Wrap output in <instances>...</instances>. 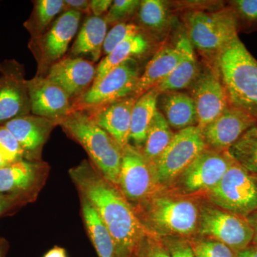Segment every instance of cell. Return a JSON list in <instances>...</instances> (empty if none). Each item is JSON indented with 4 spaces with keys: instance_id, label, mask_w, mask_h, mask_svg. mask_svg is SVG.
Instances as JSON below:
<instances>
[{
    "instance_id": "cell-19",
    "label": "cell",
    "mask_w": 257,
    "mask_h": 257,
    "mask_svg": "<svg viewBox=\"0 0 257 257\" xmlns=\"http://www.w3.org/2000/svg\"><path fill=\"white\" fill-rule=\"evenodd\" d=\"M14 135L23 152V159L40 161L43 147L52 130L58 126L54 120L34 114L25 115L3 124Z\"/></svg>"
},
{
    "instance_id": "cell-34",
    "label": "cell",
    "mask_w": 257,
    "mask_h": 257,
    "mask_svg": "<svg viewBox=\"0 0 257 257\" xmlns=\"http://www.w3.org/2000/svg\"><path fill=\"white\" fill-rule=\"evenodd\" d=\"M141 32V29L137 24L126 23L114 25L106 33L105 40L103 44L102 55L105 57L109 55L120 43Z\"/></svg>"
},
{
    "instance_id": "cell-7",
    "label": "cell",
    "mask_w": 257,
    "mask_h": 257,
    "mask_svg": "<svg viewBox=\"0 0 257 257\" xmlns=\"http://www.w3.org/2000/svg\"><path fill=\"white\" fill-rule=\"evenodd\" d=\"M140 77L138 62L135 58L128 59L109 71L73 101L70 113L90 110L133 95Z\"/></svg>"
},
{
    "instance_id": "cell-47",
    "label": "cell",
    "mask_w": 257,
    "mask_h": 257,
    "mask_svg": "<svg viewBox=\"0 0 257 257\" xmlns=\"http://www.w3.org/2000/svg\"><path fill=\"white\" fill-rule=\"evenodd\" d=\"M1 69H2V65H1V63H0V71H1Z\"/></svg>"
},
{
    "instance_id": "cell-43",
    "label": "cell",
    "mask_w": 257,
    "mask_h": 257,
    "mask_svg": "<svg viewBox=\"0 0 257 257\" xmlns=\"http://www.w3.org/2000/svg\"><path fill=\"white\" fill-rule=\"evenodd\" d=\"M248 222L253 230L252 243H257V211L246 217Z\"/></svg>"
},
{
    "instance_id": "cell-1",
    "label": "cell",
    "mask_w": 257,
    "mask_h": 257,
    "mask_svg": "<svg viewBox=\"0 0 257 257\" xmlns=\"http://www.w3.org/2000/svg\"><path fill=\"white\" fill-rule=\"evenodd\" d=\"M79 195L95 209L114 240L116 257H135L146 231L119 188L104 178L90 161L69 170Z\"/></svg>"
},
{
    "instance_id": "cell-10",
    "label": "cell",
    "mask_w": 257,
    "mask_h": 257,
    "mask_svg": "<svg viewBox=\"0 0 257 257\" xmlns=\"http://www.w3.org/2000/svg\"><path fill=\"white\" fill-rule=\"evenodd\" d=\"M207 148L202 130L197 126L175 133L152 168L158 187L170 188L179 175Z\"/></svg>"
},
{
    "instance_id": "cell-12",
    "label": "cell",
    "mask_w": 257,
    "mask_h": 257,
    "mask_svg": "<svg viewBox=\"0 0 257 257\" xmlns=\"http://www.w3.org/2000/svg\"><path fill=\"white\" fill-rule=\"evenodd\" d=\"M50 167L43 160L23 159L0 169V193L21 199L26 204L35 202L46 183Z\"/></svg>"
},
{
    "instance_id": "cell-16",
    "label": "cell",
    "mask_w": 257,
    "mask_h": 257,
    "mask_svg": "<svg viewBox=\"0 0 257 257\" xmlns=\"http://www.w3.org/2000/svg\"><path fill=\"white\" fill-rule=\"evenodd\" d=\"M257 124V119L241 109L229 105L217 118L202 130L207 148L228 151L248 128Z\"/></svg>"
},
{
    "instance_id": "cell-2",
    "label": "cell",
    "mask_w": 257,
    "mask_h": 257,
    "mask_svg": "<svg viewBox=\"0 0 257 257\" xmlns=\"http://www.w3.org/2000/svg\"><path fill=\"white\" fill-rule=\"evenodd\" d=\"M132 206L147 234L157 238L190 237L197 233L199 204L172 189L159 187Z\"/></svg>"
},
{
    "instance_id": "cell-27",
    "label": "cell",
    "mask_w": 257,
    "mask_h": 257,
    "mask_svg": "<svg viewBox=\"0 0 257 257\" xmlns=\"http://www.w3.org/2000/svg\"><path fill=\"white\" fill-rule=\"evenodd\" d=\"M150 48V44L148 38L142 32L135 36L130 37L115 47L111 53L105 56L98 64L96 77L93 84L99 82L109 71L120 64L128 59L144 55Z\"/></svg>"
},
{
    "instance_id": "cell-41",
    "label": "cell",
    "mask_w": 257,
    "mask_h": 257,
    "mask_svg": "<svg viewBox=\"0 0 257 257\" xmlns=\"http://www.w3.org/2000/svg\"><path fill=\"white\" fill-rule=\"evenodd\" d=\"M111 0H91L90 10L92 15L96 17L104 16L110 8Z\"/></svg>"
},
{
    "instance_id": "cell-36",
    "label": "cell",
    "mask_w": 257,
    "mask_h": 257,
    "mask_svg": "<svg viewBox=\"0 0 257 257\" xmlns=\"http://www.w3.org/2000/svg\"><path fill=\"white\" fill-rule=\"evenodd\" d=\"M172 257H196L189 239L184 236L160 238Z\"/></svg>"
},
{
    "instance_id": "cell-35",
    "label": "cell",
    "mask_w": 257,
    "mask_h": 257,
    "mask_svg": "<svg viewBox=\"0 0 257 257\" xmlns=\"http://www.w3.org/2000/svg\"><path fill=\"white\" fill-rule=\"evenodd\" d=\"M140 0H114L104 15L107 25H114L126 23V21L137 15L140 6Z\"/></svg>"
},
{
    "instance_id": "cell-20",
    "label": "cell",
    "mask_w": 257,
    "mask_h": 257,
    "mask_svg": "<svg viewBox=\"0 0 257 257\" xmlns=\"http://www.w3.org/2000/svg\"><path fill=\"white\" fill-rule=\"evenodd\" d=\"M137 99L131 95L84 112L124 148L130 144L132 113Z\"/></svg>"
},
{
    "instance_id": "cell-11",
    "label": "cell",
    "mask_w": 257,
    "mask_h": 257,
    "mask_svg": "<svg viewBox=\"0 0 257 257\" xmlns=\"http://www.w3.org/2000/svg\"><path fill=\"white\" fill-rule=\"evenodd\" d=\"M234 162L228 151L207 148L179 175L169 189L187 197L206 194L220 182Z\"/></svg>"
},
{
    "instance_id": "cell-39",
    "label": "cell",
    "mask_w": 257,
    "mask_h": 257,
    "mask_svg": "<svg viewBox=\"0 0 257 257\" xmlns=\"http://www.w3.org/2000/svg\"><path fill=\"white\" fill-rule=\"evenodd\" d=\"M27 205L23 201L14 196L0 193V218L14 214Z\"/></svg>"
},
{
    "instance_id": "cell-17",
    "label": "cell",
    "mask_w": 257,
    "mask_h": 257,
    "mask_svg": "<svg viewBox=\"0 0 257 257\" xmlns=\"http://www.w3.org/2000/svg\"><path fill=\"white\" fill-rule=\"evenodd\" d=\"M96 73V67L91 61L65 56L51 67L45 77L60 86L72 104L92 85Z\"/></svg>"
},
{
    "instance_id": "cell-37",
    "label": "cell",
    "mask_w": 257,
    "mask_h": 257,
    "mask_svg": "<svg viewBox=\"0 0 257 257\" xmlns=\"http://www.w3.org/2000/svg\"><path fill=\"white\" fill-rule=\"evenodd\" d=\"M135 257H172L160 238L145 235Z\"/></svg>"
},
{
    "instance_id": "cell-32",
    "label": "cell",
    "mask_w": 257,
    "mask_h": 257,
    "mask_svg": "<svg viewBox=\"0 0 257 257\" xmlns=\"http://www.w3.org/2000/svg\"><path fill=\"white\" fill-rule=\"evenodd\" d=\"M229 8L234 13L239 32H253L257 30V0H233Z\"/></svg>"
},
{
    "instance_id": "cell-33",
    "label": "cell",
    "mask_w": 257,
    "mask_h": 257,
    "mask_svg": "<svg viewBox=\"0 0 257 257\" xmlns=\"http://www.w3.org/2000/svg\"><path fill=\"white\" fill-rule=\"evenodd\" d=\"M196 257H235L236 253L226 245L211 238L195 234L190 236Z\"/></svg>"
},
{
    "instance_id": "cell-29",
    "label": "cell",
    "mask_w": 257,
    "mask_h": 257,
    "mask_svg": "<svg viewBox=\"0 0 257 257\" xmlns=\"http://www.w3.org/2000/svg\"><path fill=\"white\" fill-rule=\"evenodd\" d=\"M137 15L138 26L149 35L160 37L170 28L172 17L167 5L160 0L141 1Z\"/></svg>"
},
{
    "instance_id": "cell-38",
    "label": "cell",
    "mask_w": 257,
    "mask_h": 257,
    "mask_svg": "<svg viewBox=\"0 0 257 257\" xmlns=\"http://www.w3.org/2000/svg\"><path fill=\"white\" fill-rule=\"evenodd\" d=\"M0 149L13 162L23 159V152L20 144L5 125H0Z\"/></svg>"
},
{
    "instance_id": "cell-6",
    "label": "cell",
    "mask_w": 257,
    "mask_h": 257,
    "mask_svg": "<svg viewBox=\"0 0 257 257\" xmlns=\"http://www.w3.org/2000/svg\"><path fill=\"white\" fill-rule=\"evenodd\" d=\"M216 207L246 218L257 211V177L234 162L215 187L206 193Z\"/></svg>"
},
{
    "instance_id": "cell-31",
    "label": "cell",
    "mask_w": 257,
    "mask_h": 257,
    "mask_svg": "<svg viewBox=\"0 0 257 257\" xmlns=\"http://www.w3.org/2000/svg\"><path fill=\"white\" fill-rule=\"evenodd\" d=\"M228 152L244 170L257 175V124L245 132Z\"/></svg>"
},
{
    "instance_id": "cell-30",
    "label": "cell",
    "mask_w": 257,
    "mask_h": 257,
    "mask_svg": "<svg viewBox=\"0 0 257 257\" xmlns=\"http://www.w3.org/2000/svg\"><path fill=\"white\" fill-rule=\"evenodd\" d=\"M31 15L24 27L31 38L41 36L55 21L56 17L65 12L64 0H36Z\"/></svg>"
},
{
    "instance_id": "cell-4",
    "label": "cell",
    "mask_w": 257,
    "mask_h": 257,
    "mask_svg": "<svg viewBox=\"0 0 257 257\" xmlns=\"http://www.w3.org/2000/svg\"><path fill=\"white\" fill-rule=\"evenodd\" d=\"M67 136L80 145L101 175L118 187L123 147L84 111H72L58 121Z\"/></svg>"
},
{
    "instance_id": "cell-46",
    "label": "cell",
    "mask_w": 257,
    "mask_h": 257,
    "mask_svg": "<svg viewBox=\"0 0 257 257\" xmlns=\"http://www.w3.org/2000/svg\"><path fill=\"white\" fill-rule=\"evenodd\" d=\"M13 162H14L0 149V169L6 167V166L13 163Z\"/></svg>"
},
{
    "instance_id": "cell-9",
    "label": "cell",
    "mask_w": 257,
    "mask_h": 257,
    "mask_svg": "<svg viewBox=\"0 0 257 257\" xmlns=\"http://www.w3.org/2000/svg\"><path fill=\"white\" fill-rule=\"evenodd\" d=\"M82 13L67 10L41 36L30 38L28 47L37 63L36 75L45 77L54 64L62 60L78 32Z\"/></svg>"
},
{
    "instance_id": "cell-40",
    "label": "cell",
    "mask_w": 257,
    "mask_h": 257,
    "mask_svg": "<svg viewBox=\"0 0 257 257\" xmlns=\"http://www.w3.org/2000/svg\"><path fill=\"white\" fill-rule=\"evenodd\" d=\"M65 11L74 10L82 14L92 15L90 10V1L88 0H64Z\"/></svg>"
},
{
    "instance_id": "cell-5",
    "label": "cell",
    "mask_w": 257,
    "mask_h": 257,
    "mask_svg": "<svg viewBox=\"0 0 257 257\" xmlns=\"http://www.w3.org/2000/svg\"><path fill=\"white\" fill-rule=\"evenodd\" d=\"M184 23L194 49L214 60L238 36L237 23L229 7L216 12L192 10L184 16Z\"/></svg>"
},
{
    "instance_id": "cell-22",
    "label": "cell",
    "mask_w": 257,
    "mask_h": 257,
    "mask_svg": "<svg viewBox=\"0 0 257 257\" xmlns=\"http://www.w3.org/2000/svg\"><path fill=\"white\" fill-rule=\"evenodd\" d=\"M157 105L170 127L179 130L197 126L195 104L192 96L182 92L160 93Z\"/></svg>"
},
{
    "instance_id": "cell-48",
    "label": "cell",
    "mask_w": 257,
    "mask_h": 257,
    "mask_svg": "<svg viewBox=\"0 0 257 257\" xmlns=\"http://www.w3.org/2000/svg\"><path fill=\"white\" fill-rule=\"evenodd\" d=\"M256 175V177H257V175Z\"/></svg>"
},
{
    "instance_id": "cell-42",
    "label": "cell",
    "mask_w": 257,
    "mask_h": 257,
    "mask_svg": "<svg viewBox=\"0 0 257 257\" xmlns=\"http://www.w3.org/2000/svg\"><path fill=\"white\" fill-rule=\"evenodd\" d=\"M235 257H257V243H251L244 249L236 253Z\"/></svg>"
},
{
    "instance_id": "cell-26",
    "label": "cell",
    "mask_w": 257,
    "mask_h": 257,
    "mask_svg": "<svg viewBox=\"0 0 257 257\" xmlns=\"http://www.w3.org/2000/svg\"><path fill=\"white\" fill-rule=\"evenodd\" d=\"M81 213L88 236L99 257H116L114 240L95 209L86 198L79 195Z\"/></svg>"
},
{
    "instance_id": "cell-13",
    "label": "cell",
    "mask_w": 257,
    "mask_h": 257,
    "mask_svg": "<svg viewBox=\"0 0 257 257\" xmlns=\"http://www.w3.org/2000/svg\"><path fill=\"white\" fill-rule=\"evenodd\" d=\"M117 187L132 205L159 188L152 167L143 152L130 144L123 148Z\"/></svg>"
},
{
    "instance_id": "cell-8",
    "label": "cell",
    "mask_w": 257,
    "mask_h": 257,
    "mask_svg": "<svg viewBox=\"0 0 257 257\" xmlns=\"http://www.w3.org/2000/svg\"><path fill=\"white\" fill-rule=\"evenodd\" d=\"M199 223L196 234L226 245L235 253L252 243L253 230L246 218L216 207L212 203H199Z\"/></svg>"
},
{
    "instance_id": "cell-45",
    "label": "cell",
    "mask_w": 257,
    "mask_h": 257,
    "mask_svg": "<svg viewBox=\"0 0 257 257\" xmlns=\"http://www.w3.org/2000/svg\"><path fill=\"white\" fill-rule=\"evenodd\" d=\"M9 248L10 244L8 240L0 236V257H7Z\"/></svg>"
},
{
    "instance_id": "cell-24",
    "label": "cell",
    "mask_w": 257,
    "mask_h": 257,
    "mask_svg": "<svg viewBox=\"0 0 257 257\" xmlns=\"http://www.w3.org/2000/svg\"><path fill=\"white\" fill-rule=\"evenodd\" d=\"M107 26L104 16H88L71 47L69 57L88 56L93 63L98 62L102 56Z\"/></svg>"
},
{
    "instance_id": "cell-25",
    "label": "cell",
    "mask_w": 257,
    "mask_h": 257,
    "mask_svg": "<svg viewBox=\"0 0 257 257\" xmlns=\"http://www.w3.org/2000/svg\"><path fill=\"white\" fill-rule=\"evenodd\" d=\"M160 92L154 87L138 98L134 105L132 113L131 128H130V143L133 146L142 151L147 130L150 126L155 113L157 111V101ZM131 145V144H130Z\"/></svg>"
},
{
    "instance_id": "cell-3",
    "label": "cell",
    "mask_w": 257,
    "mask_h": 257,
    "mask_svg": "<svg viewBox=\"0 0 257 257\" xmlns=\"http://www.w3.org/2000/svg\"><path fill=\"white\" fill-rule=\"evenodd\" d=\"M230 105L257 119V60L235 37L215 60Z\"/></svg>"
},
{
    "instance_id": "cell-44",
    "label": "cell",
    "mask_w": 257,
    "mask_h": 257,
    "mask_svg": "<svg viewBox=\"0 0 257 257\" xmlns=\"http://www.w3.org/2000/svg\"><path fill=\"white\" fill-rule=\"evenodd\" d=\"M44 257H67V251L60 246H55L45 253Z\"/></svg>"
},
{
    "instance_id": "cell-18",
    "label": "cell",
    "mask_w": 257,
    "mask_h": 257,
    "mask_svg": "<svg viewBox=\"0 0 257 257\" xmlns=\"http://www.w3.org/2000/svg\"><path fill=\"white\" fill-rule=\"evenodd\" d=\"M31 113L57 122L70 113L72 101L65 92L46 77L27 80Z\"/></svg>"
},
{
    "instance_id": "cell-28",
    "label": "cell",
    "mask_w": 257,
    "mask_h": 257,
    "mask_svg": "<svg viewBox=\"0 0 257 257\" xmlns=\"http://www.w3.org/2000/svg\"><path fill=\"white\" fill-rule=\"evenodd\" d=\"M174 136L175 133L157 109L147 130L146 140L141 151L152 168L169 146Z\"/></svg>"
},
{
    "instance_id": "cell-23",
    "label": "cell",
    "mask_w": 257,
    "mask_h": 257,
    "mask_svg": "<svg viewBox=\"0 0 257 257\" xmlns=\"http://www.w3.org/2000/svg\"><path fill=\"white\" fill-rule=\"evenodd\" d=\"M177 42L183 51V57L172 73L155 87L160 94L179 92L191 87L201 73L200 66L196 58L194 47L187 35H180Z\"/></svg>"
},
{
    "instance_id": "cell-15",
    "label": "cell",
    "mask_w": 257,
    "mask_h": 257,
    "mask_svg": "<svg viewBox=\"0 0 257 257\" xmlns=\"http://www.w3.org/2000/svg\"><path fill=\"white\" fill-rule=\"evenodd\" d=\"M191 96L197 110L198 127L203 130L229 105L227 94L217 72H201L192 86Z\"/></svg>"
},
{
    "instance_id": "cell-21",
    "label": "cell",
    "mask_w": 257,
    "mask_h": 257,
    "mask_svg": "<svg viewBox=\"0 0 257 257\" xmlns=\"http://www.w3.org/2000/svg\"><path fill=\"white\" fill-rule=\"evenodd\" d=\"M183 56V51L177 42L175 47H166L159 50L147 64L133 96L138 99L147 91L157 87L172 73Z\"/></svg>"
},
{
    "instance_id": "cell-14",
    "label": "cell",
    "mask_w": 257,
    "mask_h": 257,
    "mask_svg": "<svg viewBox=\"0 0 257 257\" xmlns=\"http://www.w3.org/2000/svg\"><path fill=\"white\" fill-rule=\"evenodd\" d=\"M0 71V125L31 113L25 67L15 60L2 62Z\"/></svg>"
}]
</instances>
